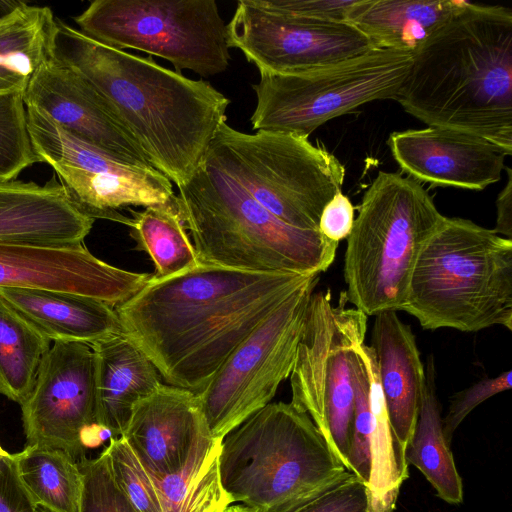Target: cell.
Masks as SVG:
<instances>
[{
  "mask_svg": "<svg viewBox=\"0 0 512 512\" xmlns=\"http://www.w3.org/2000/svg\"><path fill=\"white\" fill-rule=\"evenodd\" d=\"M317 275L199 264L150 279L115 310L166 384L199 394L232 351Z\"/></svg>",
  "mask_w": 512,
  "mask_h": 512,
  "instance_id": "obj_1",
  "label": "cell"
},
{
  "mask_svg": "<svg viewBox=\"0 0 512 512\" xmlns=\"http://www.w3.org/2000/svg\"><path fill=\"white\" fill-rule=\"evenodd\" d=\"M51 55L106 102L150 165L177 187L203 162L230 99L141 57L106 46L56 17Z\"/></svg>",
  "mask_w": 512,
  "mask_h": 512,
  "instance_id": "obj_2",
  "label": "cell"
},
{
  "mask_svg": "<svg viewBox=\"0 0 512 512\" xmlns=\"http://www.w3.org/2000/svg\"><path fill=\"white\" fill-rule=\"evenodd\" d=\"M430 127L512 154V11L468 2L414 53L396 99Z\"/></svg>",
  "mask_w": 512,
  "mask_h": 512,
  "instance_id": "obj_3",
  "label": "cell"
},
{
  "mask_svg": "<svg viewBox=\"0 0 512 512\" xmlns=\"http://www.w3.org/2000/svg\"><path fill=\"white\" fill-rule=\"evenodd\" d=\"M177 205L200 264L253 272L320 274L338 242L290 226L205 160L183 185Z\"/></svg>",
  "mask_w": 512,
  "mask_h": 512,
  "instance_id": "obj_4",
  "label": "cell"
},
{
  "mask_svg": "<svg viewBox=\"0 0 512 512\" xmlns=\"http://www.w3.org/2000/svg\"><path fill=\"white\" fill-rule=\"evenodd\" d=\"M219 471L232 503L294 512L350 475L310 416L269 403L221 442Z\"/></svg>",
  "mask_w": 512,
  "mask_h": 512,
  "instance_id": "obj_5",
  "label": "cell"
},
{
  "mask_svg": "<svg viewBox=\"0 0 512 512\" xmlns=\"http://www.w3.org/2000/svg\"><path fill=\"white\" fill-rule=\"evenodd\" d=\"M405 311L426 330H512V240L445 217L414 266Z\"/></svg>",
  "mask_w": 512,
  "mask_h": 512,
  "instance_id": "obj_6",
  "label": "cell"
},
{
  "mask_svg": "<svg viewBox=\"0 0 512 512\" xmlns=\"http://www.w3.org/2000/svg\"><path fill=\"white\" fill-rule=\"evenodd\" d=\"M443 218L418 181L379 171L347 237L348 302L367 316L402 311L418 256Z\"/></svg>",
  "mask_w": 512,
  "mask_h": 512,
  "instance_id": "obj_7",
  "label": "cell"
},
{
  "mask_svg": "<svg viewBox=\"0 0 512 512\" xmlns=\"http://www.w3.org/2000/svg\"><path fill=\"white\" fill-rule=\"evenodd\" d=\"M206 162L236 181L282 222L318 230L324 206L341 192L344 165L308 137L292 133L240 132L219 126Z\"/></svg>",
  "mask_w": 512,
  "mask_h": 512,
  "instance_id": "obj_8",
  "label": "cell"
},
{
  "mask_svg": "<svg viewBox=\"0 0 512 512\" xmlns=\"http://www.w3.org/2000/svg\"><path fill=\"white\" fill-rule=\"evenodd\" d=\"M413 53L375 48L331 65L294 74L259 72L252 85L255 131L308 137L325 122L375 100L399 96Z\"/></svg>",
  "mask_w": 512,
  "mask_h": 512,
  "instance_id": "obj_9",
  "label": "cell"
},
{
  "mask_svg": "<svg viewBox=\"0 0 512 512\" xmlns=\"http://www.w3.org/2000/svg\"><path fill=\"white\" fill-rule=\"evenodd\" d=\"M74 21L94 40L163 58L178 73L211 77L230 64L226 24L214 0H95Z\"/></svg>",
  "mask_w": 512,
  "mask_h": 512,
  "instance_id": "obj_10",
  "label": "cell"
},
{
  "mask_svg": "<svg viewBox=\"0 0 512 512\" xmlns=\"http://www.w3.org/2000/svg\"><path fill=\"white\" fill-rule=\"evenodd\" d=\"M347 302L345 292L337 305L329 292L312 293L290 374V403L310 416L348 470L355 399L351 355L364 343L367 315Z\"/></svg>",
  "mask_w": 512,
  "mask_h": 512,
  "instance_id": "obj_11",
  "label": "cell"
},
{
  "mask_svg": "<svg viewBox=\"0 0 512 512\" xmlns=\"http://www.w3.org/2000/svg\"><path fill=\"white\" fill-rule=\"evenodd\" d=\"M319 275L295 291L227 357L197 394L213 439L222 441L270 403L292 371Z\"/></svg>",
  "mask_w": 512,
  "mask_h": 512,
  "instance_id": "obj_12",
  "label": "cell"
},
{
  "mask_svg": "<svg viewBox=\"0 0 512 512\" xmlns=\"http://www.w3.org/2000/svg\"><path fill=\"white\" fill-rule=\"evenodd\" d=\"M28 131L38 162L56 172L71 200L93 219L127 226L120 212L129 206L149 207L172 200V182L153 167L122 163L66 131L39 109L26 105Z\"/></svg>",
  "mask_w": 512,
  "mask_h": 512,
  "instance_id": "obj_13",
  "label": "cell"
},
{
  "mask_svg": "<svg viewBox=\"0 0 512 512\" xmlns=\"http://www.w3.org/2000/svg\"><path fill=\"white\" fill-rule=\"evenodd\" d=\"M20 406L26 446L62 449L78 461L111 436L96 422L94 356L86 343H52Z\"/></svg>",
  "mask_w": 512,
  "mask_h": 512,
  "instance_id": "obj_14",
  "label": "cell"
},
{
  "mask_svg": "<svg viewBox=\"0 0 512 512\" xmlns=\"http://www.w3.org/2000/svg\"><path fill=\"white\" fill-rule=\"evenodd\" d=\"M229 48L259 72L294 74L362 55L375 45L345 21L318 20L267 10L240 0L226 24Z\"/></svg>",
  "mask_w": 512,
  "mask_h": 512,
  "instance_id": "obj_15",
  "label": "cell"
},
{
  "mask_svg": "<svg viewBox=\"0 0 512 512\" xmlns=\"http://www.w3.org/2000/svg\"><path fill=\"white\" fill-rule=\"evenodd\" d=\"M152 273L112 266L84 245L0 242V287L73 293L117 307L139 292Z\"/></svg>",
  "mask_w": 512,
  "mask_h": 512,
  "instance_id": "obj_16",
  "label": "cell"
},
{
  "mask_svg": "<svg viewBox=\"0 0 512 512\" xmlns=\"http://www.w3.org/2000/svg\"><path fill=\"white\" fill-rule=\"evenodd\" d=\"M24 101L110 157L129 165L152 167L101 96L51 54L31 79Z\"/></svg>",
  "mask_w": 512,
  "mask_h": 512,
  "instance_id": "obj_17",
  "label": "cell"
},
{
  "mask_svg": "<svg viewBox=\"0 0 512 512\" xmlns=\"http://www.w3.org/2000/svg\"><path fill=\"white\" fill-rule=\"evenodd\" d=\"M387 145L401 171L433 187L483 190L501 179L506 155L461 131L430 127L390 134Z\"/></svg>",
  "mask_w": 512,
  "mask_h": 512,
  "instance_id": "obj_18",
  "label": "cell"
},
{
  "mask_svg": "<svg viewBox=\"0 0 512 512\" xmlns=\"http://www.w3.org/2000/svg\"><path fill=\"white\" fill-rule=\"evenodd\" d=\"M208 428L197 394L162 383L135 404L121 437L152 478L176 472Z\"/></svg>",
  "mask_w": 512,
  "mask_h": 512,
  "instance_id": "obj_19",
  "label": "cell"
},
{
  "mask_svg": "<svg viewBox=\"0 0 512 512\" xmlns=\"http://www.w3.org/2000/svg\"><path fill=\"white\" fill-rule=\"evenodd\" d=\"M94 220L55 181H0V242L78 245Z\"/></svg>",
  "mask_w": 512,
  "mask_h": 512,
  "instance_id": "obj_20",
  "label": "cell"
},
{
  "mask_svg": "<svg viewBox=\"0 0 512 512\" xmlns=\"http://www.w3.org/2000/svg\"><path fill=\"white\" fill-rule=\"evenodd\" d=\"M389 423L405 452L417 423L425 369L415 336L396 311L375 315L370 345Z\"/></svg>",
  "mask_w": 512,
  "mask_h": 512,
  "instance_id": "obj_21",
  "label": "cell"
},
{
  "mask_svg": "<svg viewBox=\"0 0 512 512\" xmlns=\"http://www.w3.org/2000/svg\"><path fill=\"white\" fill-rule=\"evenodd\" d=\"M90 347L94 356L96 422L111 437L123 434L133 407L163 382L145 353L123 332Z\"/></svg>",
  "mask_w": 512,
  "mask_h": 512,
  "instance_id": "obj_22",
  "label": "cell"
},
{
  "mask_svg": "<svg viewBox=\"0 0 512 512\" xmlns=\"http://www.w3.org/2000/svg\"><path fill=\"white\" fill-rule=\"evenodd\" d=\"M0 297L52 343L88 345L122 333L111 305L73 293L0 287Z\"/></svg>",
  "mask_w": 512,
  "mask_h": 512,
  "instance_id": "obj_23",
  "label": "cell"
},
{
  "mask_svg": "<svg viewBox=\"0 0 512 512\" xmlns=\"http://www.w3.org/2000/svg\"><path fill=\"white\" fill-rule=\"evenodd\" d=\"M466 4L456 0H356L344 21L376 48L414 53Z\"/></svg>",
  "mask_w": 512,
  "mask_h": 512,
  "instance_id": "obj_24",
  "label": "cell"
},
{
  "mask_svg": "<svg viewBox=\"0 0 512 512\" xmlns=\"http://www.w3.org/2000/svg\"><path fill=\"white\" fill-rule=\"evenodd\" d=\"M55 21L49 7L24 2L0 15V94L25 92L51 54Z\"/></svg>",
  "mask_w": 512,
  "mask_h": 512,
  "instance_id": "obj_25",
  "label": "cell"
},
{
  "mask_svg": "<svg viewBox=\"0 0 512 512\" xmlns=\"http://www.w3.org/2000/svg\"><path fill=\"white\" fill-rule=\"evenodd\" d=\"M220 440L201 432L176 472L151 478L163 512H224L232 503L220 478Z\"/></svg>",
  "mask_w": 512,
  "mask_h": 512,
  "instance_id": "obj_26",
  "label": "cell"
},
{
  "mask_svg": "<svg viewBox=\"0 0 512 512\" xmlns=\"http://www.w3.org/2000/svg\"><path fill=\"white\" fill-rule=\"evenodd\" d=\"M433 356L427 359L425 387L413 436L405 458L425 476L437 495L449 504L463 501V483L443 434L441 406L436 393Z\"/></svg>",
  "mask_w": 512,
  "mask_h": 512,
  "instance_id": "obj_27",
  "label": "cell"
},
{
  "mask_svg": "<svg viewBox=\"0 0 512 512\" xmlns=\"http://www.w3.org/2000/svg\"><path fill=\"white\" fill-rule=\"evenodd\" d=\"M130 236L135 250L147 253L153 264L151 280H164L194 269L198 262L191 238L177 205L176 196L161 205L133 211Z\"/></svg>",
  "mask_w": 512,
  "mask_h": 512,
  "instance_id": "obj_28",
  "label": "cell"
},
{
  "mask_svg": "<svg viewBox=\"0 0 512 512\" xmlns=\"http://www.w3.org/2000/svg\"><path fill=\"white\" fill-rule=\"evenodd\" d=\"M16 459L21 480L37 505L52 512H80L83 475L69 453L33 445Z\"/></svg>",
  "mask_w": 512,
  "mask_h": 512,
  "instance_id": "obj_29",
  "label": "cell"
},
{
  "mask_svg": "<svg viewBox=\"0 0 512 512\" xmlns=\"http://www.w3.org/2000/svg\"><path fill=\"white\" fill-rule=\"evenodd\" d=\"M52 342L0 297V393L22 404Z\"/></svg>",
  "mask_w": 512,
  "mask_h": 512,
  "instance_id": "obj_30",
  "label": "cell"
},
{
  "mask_svg": "<svg viewBox=\"0 0 512 512\" xmlns=\"http://www.w3.org/2000/svg\"><path fill=\"white\" fill-rule=\"evenodd\" d=\"M354 386V418L348 457V470L366 484L371 469V390L376 360L370 346L364 343L355 347L351 355Z\"/></svg>",
  "mask_w": 512,
  "mask_h": 512,
  "instance_id": "obj_31",
  "label": "cell"
},
{
  "mask_svg": "<svg viewBox=\"0 0 512 512\" xmlns=\"http://www.w3.org/2000/svg\"><path fill=\"white\" fill-rule=\"evenodd\" d=\"M36 162L24 92L0 94V181L16 180L24 169Z\"/></svg>",
  "mask_w": 512,
  "mask_h": 512,
  "instance_id": "obj_32",
  "label": "cell"
},
{
  "mask_svg": "<svg viewBox=\"0 0 512 512\" xmlns=\"http://www.w3.org/2000/svg\"><path fill=\"white\" fill-rule=\"evenodd\" d=\"M113 479L137 512H163L153 481L123 437L104 449Z\"/></svg>",
  "mask_w": 512,
  "mask_h": 512,
  "instance_id": "obj_33",
  "label": "cell"
},
{
  "mask_svg": "<svg viewBox=\"0 0 512 512\" xmlns=\"http://www.w3.org/2000/svg\"><path fill=\"white\" fill-rule=\"evenodd\" d=\"M83 475L80 512H137L111 474L105 450L96 458L78 460Z\"/></svg>",
  "mask_w": 512,
  "mask_h": 512,
  "instance_id": "obj_34",
  "label": "cell"
},
{
  "mask_svg": "<svg viewBox=\"0 0 512 512\" xmlns=\"http://www.w3.org/2000/svg\"><path fill=\"white\" fill-rule=\"evenodd\" d=\"M511 375L512 371L507 370L496 377L482 379L451 398L448 412L442 418L443 434L449 444L456 429L472 410L492 396L511 388Z\"/></svg>",
  "mask_w": 512,
  "mask_h": 512,
  "instance_id": "obj_35",
  "label": "cell"
},
{
  "mask_svg": "<svg viewBox=\"0 0 512 512\" xmlns=\"http://www.w3.org/2000/svg\"><path fill=\"white\" fill-rule=\"evenodd\" d=\"M294 512H370L367 485L352 472Z\"/></svg>",
  "mask_w": 512,
  "mask_h": 512,
  "instance_id": "obj_36",
  "label": "cell"
},
{
  "mask_svg": "<svg viewBox=\"0 0 512 512\" xmlns=\"http://www.w3.org/2000/svg\"><path fill=\"white\" fill-rule=\"evenodd\" d=\"M263 8L298 17L344 21L356 0H257Z\"/></svg>",
  "mask_w": 512,
  "mask_h": 512,
  "instance_id": "obj_37",
  "label": "cell"
},
{
  "mask_svg": "<svg viewBox=\"0 0 512 512\" xmlns=\"http://www.w3.org/2000/svg\"><path fill=\"white\" fill-rule=\"evenodd\" d=\"M36 508L19 475L16 454L0 455V512H36Z\"/></svg>",
  "mask_w": 512,
  "mask_h": 512,
  "instance_id": "obj_38",
  "label": "cell"
},
{
  "mask_svg": "<svg viewBox=\"0 0 512 512\" xmlns=\"http://www.w3.org/2000/svg\"><path fill=\"white\" fill-rule=\"evenodd\" d=\"M354 220V206L341 191L324 206L318 230L326 238L339 243L349 236Z\"/></svg>",
  "mask_w": 512,
  "mask_h": 512,
  "instance_id": "obj_39",
  "label": "cell"
},
{
  "mask_svg": "<svg viewBox=\"0 0 512 512\" xmlns=\"http://www.w3.org/2000/svg\"><path fill=\"white\" fill-rule=\"evenodd\" d=\"M507 172V183L496 198V225L493 231L498 235L512 240V171Z\"/></svg>",
  "mask_w": 512,
  "mask_h": 512,
  "instance_id": "obj_40",
  "label": "cell"
},
{
  "mask_svg": "<svg viewBox=\"0 0 512 512\" xmlns=\"http://www.w3.org/2000/svg\"><path fill=\"white\" fill-rule=\"evenodd\" d=\"M224 512H257L256 510L249 508L242 504H231Z\"/></svg>",
  "mask_w": 512,
  "mask_h": 512,
  "instance_id": "obj_41",
  "label": "cell"
},
{
  "mask_svg": "<svg viewBox=\"0 0 512 512\" xmlns=\"http://www.w3.org/2000/svg\"><path fill=\"white\" fill-rule=\"evenodd\" d=\"M36 512H52V511L48 510L47 508H45L41 505H37Z\"/></svg>",
  "mask_w": 512,
  "mask_h": 512,
  "instance_id": "obj_42",
  "label": "cell"
},
{
  "mask_svg": "<svg viewBox=\"0 0 512 512\" xmlns=\"http://www.w3.org/2000/svg\"><path fill=\"white\" fill-rule=\"evenodd\" d=\"M10 453H8L6 450H4L0 444V455H9Z\"/></svg>",
  "mask_w": 512,
  "mask_h": 512,
  "instance_id": "obj_43",
  "label": "cell"
}]
</instances>
